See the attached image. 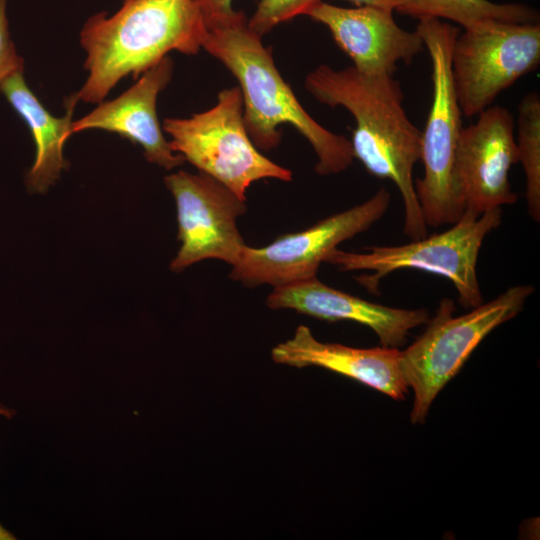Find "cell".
Segmentation results:
<instances>
[{"mask_svg": "<svg viewBox=\"0 0 540 540\" xmlns=\"http://www.w3.org/2000/svg\"><path fill=\"white\" fill-rule=\"evenodd\" d=\"M305 87L317 101L342 106L352 114L354 158L369 174L395 183L404 203L406 236L411 240L427 236L412 175L420 160L421 131L404 110L400 83L391 74L369 75L353 66L335 70L320 65L307 75Z\"/></svg>", "mask_w": 540, "mask_h": 540, "instance_id": "cell-1", "label": "cell"}, {"mask_svg": "<svg viewBox=\"0 0 540 540\" xmlns=\"http://www.w3.org/2000/svg\"><path fill=\"white\" fill-rule=\"evenodd\" d=\"M207 28L197 0H123L89 17L79 34L88 76L79 100L100 103L125 77L137 79L168 53L195 55Z\"/></svg>", "mask_w": 540, "mask_h": 540, "instance_id": "cell-2", "label": "cell"}, {"mask_svg": "<svg viewBox=\"0 0 540 540\" xmlns=\"http://www.w3.org/2000/svg\"><path fill=\"white\" fill-rule=\"evenodd\" d=\"M202 48L219 60L238 80L243 99V121L257 149L268 151L281 141L279 127L293 126L317 155L319 175L345 171L354 160L350 140L315 121L299 103L277 70L271 49L251 30L244 13L208 28Z\"/></svg>", "mask_w": 540, "mask_h": 540, "instance_id": "cell-3", "label": "cell"}, {"mask_svg": "<svg viewBox=\"0 0 540 540\" xmlns=\"http://www.w3.org/2000/svg\"><path fill=\"white\" fill-rule=\"evenodd\" d=\"M420 35L431 60L432 103L421 131L422 178L414 181L427 226L457 222L465 212L456 177V153L462 129V112L455 94L451 54L460 29L440 19L419 20Z\"/></svg>", "mask_w": 540, "mask_h": 540, "instance_id": "cell-4", "label": "cell"}, {"mask_svg": "<svg viewBox=\"0 0 540 540\" xmlns=\"http://www.w3.org/2000/svg\"><path fill=\"white\" fill-rule=\"evenodd\" d=\"M534 291L532 285L512 286L456 317L454 302L448 298L440 301L422 335L401 351L402 369L414 393L410 413L413 424L425 422L436 396L474 349L491 331L517 316Z\"/></svg>", "mask_w": 540, "mask_h": 540, "instance_id": "cell-5", "label": "cell"}, {"mask_svg": "<svg viewBox=\"0 0 540 540\" xmlns=\"http://www.w3.org/2000/svg\"><path fill=\"white\" fill-rule=\"evenodd\" d=\"M501 208L480 216L464 212L448 230L397 246L365 247V253L346 252L335 248L325 263L340 271L369 270L356 280L372 293H378L380 281L388 274L410 268L434 273L449 279L465 308L483 303L476 266L485 237L501 224Z\"/></svg>", "mask_w": 540, "mask_h": 540, "instance_id": "cell-6", "label": "cell"}, {"mask_svg": "<svg viewBox=\"0 0 540 540\" xmlns=\"http://www.w3.org/2000/svg\"><path fill=\"white\" fill-rule=\"evenodd\" d=\"M162 129L175 153L242 200L246 201L247 189L255 181L292 180L289 169L261 154L250 139L239 87L220 91L216 105L207 111L188 118H165Z\"/></svg>", "mask_w": 540, "mask_h": 540, "instance_id": "cell-7", "label": "cell"}, {"mask_svg": "<svg viewBox=\"0 0 540 540\" xmlns=\"http://www.w3.org/2000/svg\"><path fill=\"white\" fill-rule=\"evenodd\" d=\"M539 63L538 22L487 20L464 29L451 54L453 86L462 115H478Z\"/></svg>", "mask_w": 540, "mask_h": 540, "instance_id": "cell-8", "label": "cell"}, {"mask_svg": "<svg viewBox=\"0 0 540 540\" xmlns=\"http://www.w3.org/2000/svg\"><path fill=\"white\" fill-rule=\"evenodd\" d=\"M390 193L381 187L370 199L318 221L311 227L277 237L262 247L241 249L229 277L246 287H278L316 277L331 250L367 231L386 213Z\"/></svg>", "mask_w": 540, "mask_h": 540, "instance_id": "cell-9", "label": "cell"}, {"mask_svg": "<svg viewBox=\"0 0 540 540\" xmlns=\"http://www.w3.org/2000/svg\"><path fill=\"white\" fill-rule=\"evenodd\" d=\"M177 208L180 249L172 260L174 272L204 259L222 260L231 266L245 245L237 227L247 210L246 201L215 178L183 170L164 178Z\"/></svg>", "mask_w": 540, "mask_h": 540, "instance_id": "cell-10", "label": "cell"}, {"mask_svg": "<svg viewBox=\"0 0 540 540\" xmlns=\"http://www.w3.org/2000/svg\"><path fill=\"white\" fill-rule=\"evenodd\" d=\"M515 122L508 109L489 106L476 122L462 127L456 153V177L465 212L482 213L517 201L509 171L518 162Z\"/></svg>", "mask_w": 540, "mask_h": 540, "instance_id": "cell-11", "label": "cell"}, {"mask_svg": "<svg viewBox=\"0 0 540 540\" xmlns=\"http://www.w3.org/2000/svg\"><path fill=\"white\" fill-rule=\"evenodd\" d=\"M330 31L337 46L353 61V67L369 75L391 74L397 63L410 64L425 47L420 35L397 25L393 12L358 6L345 8L322 0L306 14Z\"/></svg>", "mask_w": 540, "mask_h": 540, "instance_id": "cell-12", "label": "cell"}, {"mask_svg": "<svg viewBox=\"0 0 540 540\" xmlns=\"http://www.w3.org/2000/svg\"><path fill=\"white\" fill-rule=\"evenodd\" d=\"M173 69L171 57H164L121 95L103 100L90 113L73 121L70 136L89 129L105 130L140 145L150 163L166 170L182 165L184 158L172 150L163 135L156 108L158 95L169 84Z\"/></svg>", "mask_w": 540, "mask_h": 540, "instance_id": "cell-13", "label": "cell"}, {"mask_svg": "<svg viewBox=\"0 0 540 540\" xmlns=\"http://www.w3.org/2000/svg\"><path fill=\"white\" fill-rule=\"evenodd\" d=\"M266 305L274 310L291 309L320 320L353 321L369 327L384 347L403 345L411 330L426 325V309H402L373 303L334 289L317 276L273 287Z\"/></svg>", "mask_w": 540, "mask_h": 540, "instance_id": "cell-14", "label": "cell"}, {"mask_svg": "<svg viewBox=\"0 0 540 540\" xmlns=\"http://www.w3.org/2000/svg\"><path fill=\"white\" fill-rule=\"evenodd\" d=\"M271 356L279 364L296 368L315 366L339 373L394 400H403L410 389L398 348H354L321 342L305 325L298 326L292 338L276 345Z\"/></svg>", "mask_w": 540, "mask_h": 540, "instance_id": "cell-15", "label": "cell"}, {"mask_svg": "<svg viewBox=\"0 0 540 540\" xmlns=\"http://www.w3.org/2000/svg\"><path fill=\"white\" fill-rule=\"evenodd\" d=\"M0 92L28 127L34 144L35 160L28 170L25 182L31 193H44L68 167L63 157V145L70 137L77 92L65 100V114L52 115L27 85L24 71L11 75L2 84Z\"/></svg>", "mask_w": 540, "mask_h": 540, "instance_id": "cell-16", "label": "cell"}, {"mask_svg": "<svg viewBox=\"0 0 540 540\" xmlns=\"http://www.w3.org/2000/svg\"><path fill=\"white\" fill-rule=\"evenodd\" d=\"M418 20L447 19L464 29L496 20L511 23H536L538 12L519 3H494L488 0H400L396 10Z\"/></svg>", "mask_w": 540, "mask_h": 540, "instance_id": "cell-17", "label": "cell"}, {"mask_svg": "<svg viewBox=\"0 0 540 540\" xmlns=\"http://www.w3.org/2000/svg\"><path fill=\"white\" fill-rule=\"evenodd\" d=\"M516 146L518 162L526 178L525 197L529 216L540 221V97L526 94L518 106Z\"/></svg>", "mask_w": 540, "mask_h": 540, "instance_id": "cell-18", "label": "cell"}, {"mask_svg": "<svg viewBox=\"0 0 540 540\" xmlns=\"http://www.w3.org/2000/svg\"><path fill=\"white\" fill-rule=\"evenodd\" d=\"M321 0H259L257 7L248 19V26L261 37L275 26L305 15Z\"/></svg>", "mask_w": 540, "mask_h": 540, "instance_id": "cell-19", "label": "cell"}, {"mask_svg": "<svg viewBox=\"0 0 540 540\" xmlns=\"http://www.w3.org/2000/svg\"><path fill=\"white\" fill-rule=\"evenodd\" d=\"M7 4L8 0H0V89L11 75L24 71V60L10 35Z\"/></svg>", "mask_w": 540, "mask_h": 540, "instance_id": "cell-20", "label": "cell"}, {"mask_svg": "<svg viewBox=\"0 0 540 540\" xmlns=\"http://www.w3.org/2000/svg\"><path fill=\"white\" fill-rule=\"evenodd\" d=\"M203 14L206 28L222 24L236 14L233 0H197Z\"/></svg>", "mask_w": 540, "mask_h": 540, "instance_id": "cell-21", "label": "cell"}, {"mask_svg": "<svg viewBox=\"0 0 540 540\" xmlns=\"http://www.w3.org/2000/svg\"><path fill=\"white\" fill-rule=\"evenodd\" d=\"M358 6H369L394 12L400 0H349Z\"/></svg>", "mask_w": 540, "mask_h": 540, "instance_id": "cell-22", "label": "cell"}, {"mask_svg": "<svg viewBox=\"0 0 540 540\" xmlns=\"http://www.w3.org/2000/svg\"><path fill=\"white\" fill-rule=\"evenodd\" d=\"M16 537L0 524V540H14Z\"/></svg>", "mask_w": 540, "mask_h": 540, "instance_id": "cell-23", "label": "cell"}, {"mask_svg": "<svg viewBox=\"0 0 540 540\" xmlns=\"http://www.w3.org/2000/svg\"><path fill=\"white\" fill-rule=\"evenodd\" d=\"M0 416L10 418L12 417V411L8 409L7 407L0 406Z\"/></svg>", "mask_w": 540, "mask_h": 540, "instance_id": "cell-24", "label": "cell"}]
</instances>
